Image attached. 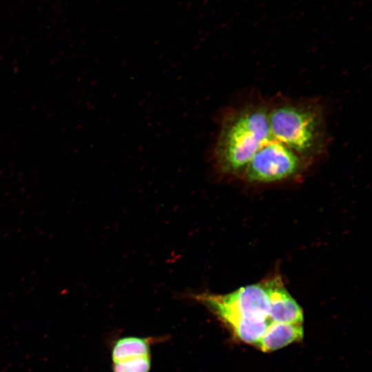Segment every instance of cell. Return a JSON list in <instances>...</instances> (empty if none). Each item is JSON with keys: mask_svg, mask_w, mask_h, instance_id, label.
Returning a JSON list of instances; mask_svg holds the SVG:
<instances>
[{"mask_svg": "<svg viewBox=\"0 0 372 372\" xmlns=\"http://www.w3.org/2000/svg\"><path fill=\"white\" fill-rule=\"evenodd\" d=\"M271 137L267 101L253 100L228 110L214 149L216 167L225 174L242 175L255 153Z\"/></svg>", "mask_w": 372, "mask_h": 372, "instance_id": "cell-1", "label": "cell"}, {"mask_svg": "<svg viewBox=\"0 0 372 372\" xmlns=\"http://www.w3.org/2000/svg\"><path fill=\"white\" fill-rule=\"evenodd\" d=\"M267 103L271 136L311 163L327 152L328 133L321 103L278 95Z\"/></svg>", "mask_w": 372, "mask_h": 372, "instance_id": "cell-2", "label": "cell"}, {"mask_svg": "<svg viewBox=\"0 0 372 372\" xmlns=\"http://www.w3.org/2000/svg\"><path fill=\"white\" fill-rule=\"evenodd\" d=\"M310 163L271 137L255 153L242 176L251 183H271L299 174Z\"/></svg>", "mask_w": 372, "mask_h": 372, "instance_id": "cell-3", "label": "cell"}, {"mask_svg": "<svg viewBox=\"0 0 372 372\" xmlns=\"http://www.w3.org/2000/svg\"><path fill=\"white\" fill-rule=\"evenodd\" d=\"M194 298L220 320L247 318L270 320L271 306L264 282L243 287L225 295L196 294Z\"/></svg>", "mask_w": 372, "mask_h": 372, "instance_id": "cell-4", "label": "cell"}, {"mask_svg": "<svg viewBox=\"0 0 372 372\" xmlns=\"http://www.w3.org/2000/svg\"><path fill=\"white\" fill-rule=\"evenodd\" d=\"M264 283L270 302V320L274 322L302 324V310L287 291L281 278L275 277Z\"/></svg>", "mask_w": 372, "mask_h": 372, "instance_id": "cell-5", "label": "cell"}, {"mask_svg": "<svg viewBox=\"0 0 372 372\" xmlns=\"http://www.w3.org/2000/svg\"><path fill=\"white\" fill-rule=\"evenodd\" d=\"M302 324L272 322L255 347L263 352L280 349L302 339Z\"/></svg>", "mask_w": 372, "mask_h": 372, "instance_id": "cell-6", "label": "cell"}, {"mask_svg": "<svg viewBox=\"0 0 372 372\" xmlns=\"http://www.w3.org/2000/svg\"><path fill=\"white\" fill-rule=\"evenodd\" d=\"M153 338L126 337L118 340L112 351L113 362L150 355V344Z\"/></svg>", "mask_w": 372, "mask_h": 372, "instance_id": "cell-7", "label": "cell"}, {"mask_svg": "<svg viewBox=\"0 0 372 372\" xmlns=\"http://www.w3.org/2000/svg\"><path fill=\"white\" fill-rule=\"evenodd\" d=\"M113 372H149L150 355L138 357L113 362Z\"/></svg>", "mask_w": 372, "mask_h": 372, "instance_id": "cell-8", "label": "cell"}]
</instances>
